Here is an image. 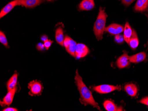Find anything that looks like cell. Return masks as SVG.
<instances>
[{"label": "cell", "instance_id": "6da1fadb", "mask_svg": "<svg viewBox=\"0 0 148 111\" xmlns=\"http://www.w3.org/2000/svg\"><path fill=\"white\" fill-rule=\"evenodd\" d=\"M75 78L78 90L79 92L82 102L85 106L91 105L93 107L96 108L99 110H101L100 108L98 106V104L95 102V100H94L91 91L83 82L82 77L79 74L78 70H76Z\"/></svg>", "mask_w": 148, "mask_h": 111}, {"label": "cell", "instance_id": "7a4b0ae2", "mask_svg": "<svg viewBox=\"0 0 148 111\" xmlns=\"http://www.w3.org/2000/svg\"><path fill=\"white\" fill-rule=\"evenodd\" d=\"M107 17L105 10L100 7L98 17L94 26V34L98 40H101L103 39V35L106 29Z\"/></svg>", "mask_w": 148, "mask_h": 111}, {"label": "cell", "instance_id": "3957f363", "mask_svg": "<svg viewBox=\"0 0 148 111\" xmlns=\"http://www.w3.org/2000/svg\"><path fill=\"white\" fill-rule=\"evenodd\" d=\"M93 89L96 92L101 94H106L110 93L115 90H121V86H112L109 84H103L96 86H94Z\"/></svg>", "mask_w": 148, "mask_h": 111}, {"label": "cell", "instance_id": "277c9868", "mask_svg": "<svg viewBox=\"0 0 148 111\" xmlns=\"http://www.w3.org/2000/svg\"><path fill=\"white\" fill-rule=\"evenodd\" d=\"M64 45L66 51L73 57H75V50L77 46L76 42L69 36L66 35Z\"/></svg>", "mask_w": 148, "mask_h": 111}, {"label": "cell", "instance_id": "5b68a950", "mask_svg": "<svg viewBox=\"0 0 148 111\" xmlns=\"http://www.w3.org/2000/svg\"><path fill=\"white\" fill-rule=\"evenodd\" d=\"M28 88L29 89V94L31 96L40 95L43 89L42 84L36 80L31 82L28 84Z\"/></svg>", "mask_w": 148, "mask_h": 111}, {"label": "cell", "instance_id": "8992f818", "mask_svg": "<svg viewBox=\"0 0 148 111\" xmlns=\"http://www.w3.org/2000/svg\"><path fill=\"white\" fill-rule=\"evenodd\" d=\"M17 87H16L13 89L8 91V93H7L6 95L3 98V101H1V105L2 107L10 106L12 103L13 98L14 97L16 92L17 91Z\"/></svg>", "mask_w": 148, "mask_h": 111}, {"label": "cell", "instance_id": "52a82bcc", "mask_svg": "<svg viewBox=\"0 0 148 111\" xmlns=\"http://www.w3.org/2000/svg\"><path fill=\"white\" fill-rule=\"evenodd\" d=\"M44 1L45 0H18V5H22L27 8H33Z\"/></svg>", "mask_w": 148, "mask_h": 111}, {"label": "cell", "instance_id": "ba28073f", "mask_svg": "<svg viewBox=\"0 0 148 111\" xmlns=\"http://www.w3.org/2000/svg\"><path fill=\"white\" fill-rule=\"evenodd\" d=\"M129 57L128 53L124 51V54L118 59L116 62L117 67L120 69L124 68L130 65Z\"/></svg>", "mask_w": 148, "mask_h": 111}, {"label": "cell", "instance_id": "9c48e42d", "mask_svg": "<svg viewBox=\"0 0 148 111\" xmlns=\"http://www.w3.org/2000/svg\"><path fill=\"white\" fill-rule=\"evenodd\" d=\"M89 53V50L85 45L82 44H77L75 50V57L82 58L85 57Z\"/></svg>", "mask_w": 148, "mask_h": 111}, {"label": "cell", "instance_id": "30bf717a", "mask_svg": "<svg viewBox=\"0 0 148 111\" xmlns=\"http://www.w3.org/2000/svg\"><path fill=\"white\" fill-rule=\"evenodd\" d=\"M124 31L123 27L118 24H112L106 28L105 31L113 35L120 34Z\"/></svg>", "mask_w": 148, "mask_h": 111}, {"label": "cell", "instance_id": "8fae6325", "mask_svg": "<svg viewBox=\"0 0 148 111\" xmlns=\"http://www.w3.org/2000/svg\"><path fill=\"white\" fill-rule=\"evenodd\" d=\"M16 5H18V0H14L6 5L0 12V18H1L9 14Z\"/></svg>", "mask_w": 148, "mask_h": 111}, {"label": "cell", "instance_id": "7c38bea8", "mask_svg": "<svg viewBox=\"0 0 148 111\" xmlns=\"http://www.w3.org/2000/svg\"><path fill=\"white\" fill-rule=\"evenodd\" d=\"M148 0H138L134 10L135 11L143 12L148 10Z\"/></svg>", "mask_w": 148, "mask_h": 111}, {"label": "cell", "instance_id": "4fadbf2b", "mask_svg": "<svg viewBox=\"0 0 148 111\" xmlns=\"http://www.w3.org/2000/svg\"><path fill=\"white\" fill-rule=\"evenodd\" d=\"M94 7V0H83L79 5V9L81 10H91Z\"/></svg>", "mask_w": 148, "mask_h": 111}, {"label": "cell", "instance_id": "5bb4252c", "mask_svg": "<svg viewBox=\"0 0 148 111\" xmlns=\"http://www.w3.org/2000/svg\"><path fill=\"white\" fill-rule=\"evenodd\" d=\"M103 106L106 110L108 111H122L123 107H118L110 100H106L103 103Z\"/></svg>", "mask_w": 148, "mask_h": 111}, {"label": "cell", "instance_id": "9a60e30c", "mask_svg": "<svg viewBox=\"0 0 148 111\" xmlns=\"http://www.w3.org/2000/svg\"><path fill=\"white\" fill-rule=\"evenodd\" d=\"M146 58L145 52H142L132 56H130L129 60L130 63H138L144 61Z\"/></svg>", "mask_w": 148, "mask_h": 111}, {"label": "cell", "instance_id": "2e32d148", "mask_svg": "<svg viewBox=\"0 0 148 111\" xmlns=\"http://www.w3.org/2000/svg\"><path fill=\"white\" fill-rule=\"evenodd\" d=\"M124 89L127 94L131 97H135L138 93V87L136 84H134L130 83L126 84L125 86Z\"/></svg>", "mask_w": 148, "mask_h": 111}, {"label": "cell", "instance_id": "e0dca14e", "mask_svg": "<svg viewBox=\"0 0 148 111\" xmlns=\"http://www.w3.org/2000/svg\"><path fill=\"white\" fill-rule=\"evenodd\" d=\"M129 45L133 50H135L139 45V40L137 33L134 30H133V33L130 39Z\"/></svg>", "mask_w": 148, "mask_h": 111}, {"label": "cell", "instance_id": "ac0fdd59", "mask_svg": "<svg viewBox=\"0 0 148 111\" xmlns=\"http://www.w3.org/2000/svg\"><path fill=\"white\" fill-rule=\"evenodd\" d=\"M133 33V29L130 27V25L128 22H127L125 24L124 29V38L125 42L129 44L130 38L132 36Z\"/></svg>", "mask_w": 148, "mask_h": 111}, {"label": "cell", "instance_id": "d6986e66", "mask_svg": "<svg viewBox=\"0 0 148 111\" xmlns=\"http://www.w3.org/2000/svg\"><path fill=\"white\" fill-rule=\"evenodd\" d=\"M56 39V42L59 44L63 47L64 46V31L62 28H58L56 31L55 35Z\"/></svg>", "mask_w": 148, "mask_h": 111}, {"label": "cell", "instance_id": "ffe728a7", "mask_svg": "<svg viewBox=\"0 0 148 111\" xmlns=\"http://www.w3.org/2000/svg\"><path fill=\"white\" fill-rule=\"evenodd\" d=\"M17 78H18V74L16 73L14 74L7 82V89L8 91L13 89V88H14L16 87V84H17Z\"/></svg>", "mask_w": 148, "mask_h": 111}, {"label": "cell", "instance_id": "44dd1931", "mask_svg": "<svg viewBox=\"0 0 148 111\" xmlns=\"http://www.w3.org/2000/svg\"><path fill=\"white\" fill-rule=\"evenodd\" d=\"M0 42L5 46L6 48H9V45H8V42L7 39L6 37L4 32L2 31H0Z\"/></svg>", "mask_w": 148, "mask_h": 111}, {"label": "cell", "instance_id": "7402d4cb", "mask_svg": "<svg viewBox=\"0 0 148 111\" xmlns=\"http://www.w3.org/2000/svg\"><path fill=\"white\" fill-rule=\"evenodd\" d=\"M115 41L117 43L119 44H122L124 41V36H123L122 35H117L115 36V38H114Z\"/></svg>", "mask_w": 148, "mask_h": 111}, {"label": "cell", "instance_id": "603a6c76", "mask_svg": "<svg viewBox=\"0 0 148 111\" xmlns=\"http://www.w3.org/2000/svg\"><path fill=\"white\" fill-rule=\"evenodd\" d=\"M53 42V41H51L50 39H48V40H46L45 42H44V45H45V48L47 50H48L49 49V48H50Z\"/></svg>", "mask_w": 148, "mask_h": 111}, {"label": "cell", "instance_id": "cb8c5ba5", "mask_svg": "<svg viewBox=\"0 0 148 111\" xmlns=\"http://www.w3.org/2000/svg\"><path fill=\"white\" fill-rule=\"evenodd\" d=\"M135 0H122V2L124 5L126 6H128L131 5Z\"/></svg>", "mask_w": 148, "mask_h": 111}, {"label": "cell", "instance_id": "d4e9b609", "mask_svg": "<svg viewBox=\"0 0 148 111\" xmlns=\"http://www.w3.org/2000/svg\"><path fill=\"white\" fill-rule=\"evenodd\" d=\"M45 48L44 44H42V43H39V44H37V45H36V48H37V49L38 50H40V51L43 50Z\"/></svg>", "mask_w": 148, "mask_h": 111}, {"label": "cell", "instance_id": "484cf974", "mask_svg": "<svg viewBox=\"0 0 148 111\" xmlns=\"http://www.w3.org/2000/svg\"><path fill=\"white\" fill-rule=\"evenodd\" d=\"M140 103L148 106V97H145L140 101Z\"/></svg>", "mask_w": 148, "mask_h": 111}, {"label": "cell", "instance_id": "4316f807", "mask_svg": "<svg viewBox=\"0 0 148 111\" xmlns=\"http://www.w3.org/2000/svg\"><path fill=\"white\" fill-rule=\"evenodd\" d=\"M3 111H18L17 109L16 108H14L11 107H8L7 108H5L4 110H3Z\"/></svg>", "mask_w": 148, "mask_h": 111}, {"label": "cell", "instance_id": "83f0119b", "mask_svg": "<svg viewBox=\"0 0 148 111\" xmlns=\"http://www.w3.org/2000/svg\"><path fill=\"white\" fill-rule=\"evenodd\" d=\"M41 39L42 41L44 42H45L46 40H48V36H47L46 35H43L41 36Z\"/></svg>", "mask_w": 148, "mask_h": 111}, {"label": "cell", "instance_id": "f1b7e54d", "mask_svg": "<svg viewBox=\"0 0 148 111\" xmlns=\"http://www.w3.org/2000/svg\"><path fill=\"white\" fill-rule=\"evenodd\" d=\"M146 16H147V17H148V14H146ZM147 47H148V42H147Z\"/></svg>", "mask_w": 148, "mask_h": 111}, {"label": "cell", "instance_id": "f546056e", "mask_svg": "<svg viewBox=\"0 0 148 111\" xmlns=\"http://www.w3.org/2000/svg\"><path fill=\"white\" fill-rule=\"evenodd\" d=\"M47 1H53V0H47Z\"/></svg>", "mask_w": 148, "mask_h": 111}]
</instances>
